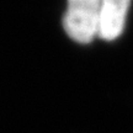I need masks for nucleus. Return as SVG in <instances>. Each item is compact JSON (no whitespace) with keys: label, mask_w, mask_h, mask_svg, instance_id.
<instances>
[{"label":"nucleus","mask_w":133,"mask_h":133,"mask_svg":"<svg viewBox=\"0 0 133 133\" xmlns=\"http://www.w3.org/2000/svg\"><path fill=\"white\" fill-rule=\"evenodd\" d=\"M100 0H68L64 29L75 42L88 43L97 36Z\"/></svg>","instance_id":"nucleus-1"},{"label":"nucleus","mask_w":133,"mask_h":133,"mask_svg":"<svg viewBox=\"0 0 133 133\" xmlns=\"http://www.w3.org/2000/svg\"><path fill=\"white\" fill-rule=\"evenodd\" d=\"M131 0H100L97 36L112 41L122 33Z\"/></svg>","instance_id":"nucleus-2"}]
</instances>
